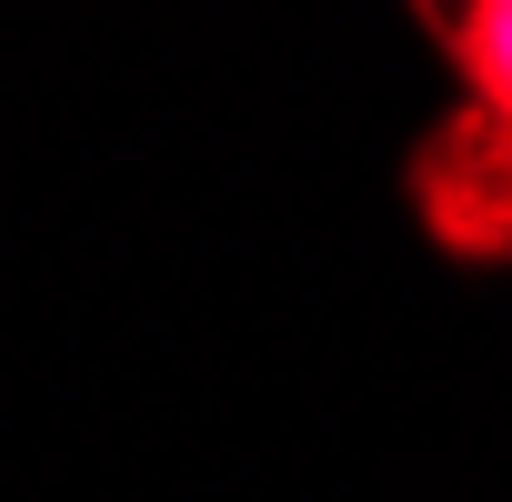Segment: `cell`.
Masks as SVG:
<instances>
[{
    "label": "cell",
    "instance_id": "cell-1",
    "mask_svg": "<svg viewBox=\"0 0 512 502\" xmlns=\"http://www.w3.org/2000/svg\"><path fill=\"white\" fill-rule=\"evenodd\" d=\"M422 211H432L442 241L502 251V221H512V131L482 121V111H472L462 131H442L432 161H422Z\"/></svg>",
    "mask_w": 512,
    "mask_h": 502
},
{
    "label": "cell",
    "instance_id": "cell-2",
    "mask_svg": "<svg viewBox=\"0 0 512 502\" xmlns=\"http://www.w3.org/2000/svg\"><path fill=\"white\" fill-rule=\"evenodd\" d=\"M452 61H462V81H472V101H482V121H502L512 131V0H472V11H452Z\"/></svg>",
    "mask_w": 512,
    "mask_h": 502
}]
</instances>
